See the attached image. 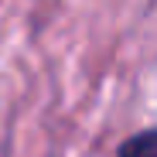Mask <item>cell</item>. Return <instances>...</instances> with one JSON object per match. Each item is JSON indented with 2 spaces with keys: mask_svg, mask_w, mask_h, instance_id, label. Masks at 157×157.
<instances>
[{
  "mask_svg": "<svg viewBox=\"0 0 157 157\" xmlns=\"http://www.w3.org/2000/svg\"><path fill=\"white\" fill-rule=\"evenodd\" d=\"M116 157H157V130H140L120 144Z\"/></svg>",
  "mask_w": 157,
  "mask_h": 157,
  "instance_id": "1",
  "label": "cell"
}]
</instances>
